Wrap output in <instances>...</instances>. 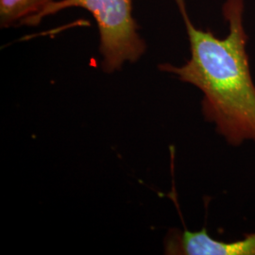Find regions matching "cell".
I'll list each match as a JSON object with an SVG mask.
<instances>
[{
    "mask_svg": "<svg viewBox=\"0 0 255 255\" xmlns=\"http://www.w3.org/2000/svg\"><path fill=\"white\" fill-rule=\"evenodd\" d=\"M190 45V59L181 66L159 68L194 85L203 94L202 112L232 146L255 141V83L247 52L244 0H225L222 13L228 23L225 38L201 29L192 21L185 0H174Z\"/></svg>",
    "mask_w": 255,
    "mask_h": 255,
    "instance_id": "obj_1",
    "label": "cell"
},
{
    "mask_svg": "<svg viewBox=\"0 0 255 255\" xmlns=\"http://www.w3.org/2000/svg\"><path fill=\"white\" fill-rule=\"evenodd\" d=\"M72 8L85 9L95 19L105 72L120 70L126 63H136L145 54L146 43L133 16V0H55L26 26L35 27L46 17Z\"/></svg>",
    "mask_w": 255,
    "mask_h": 255,
    "instance_id": "obj_2",
    "label": "cell"
},
{
    "mask_svg": "<svg viewBox=\"0 0 255 255\" xmlns=\"http://www.w3.org/2000/svg\"><path fill=\"white\" fill-rule=\"evenodd\" d=\"M167 254L186 255H255V234L235 242H221L210 237L206 230L184 231L167 244Z\"/></svg>",
    "mask_w": 255,
    "mask_h": 255,
    "instance_id": "obj_3",
    "label": "cell"
},
{
    "mask_svg": "<svg viewBox=\"0 0 255 255\" xmlns=\"http://www.w3.org/2000/svg\"><path fill=\"white\" fill-rule=\"evenodd\" d=\"M55 0H0V27L26 26Z\"/></svg>",
    "mask_w": 255,
    "mask_h": 255,
    "instance_id": "obj_4",
    "label": "cell"
}]
</instances>
